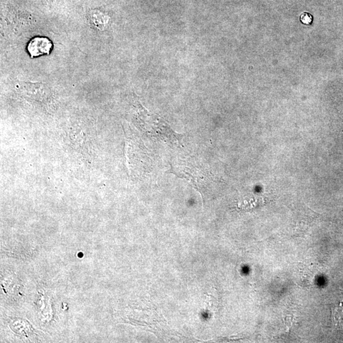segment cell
<instances>
[{"label":"cell","instance_id":"6da1fadb","mask_svg":"<svg viewBox=\"0 0 343 343\" xmlns=\"http://www.w3.org/2000/svg\"><path fill=\"white\" fill-rule=\"evenodd\" d=\"M170 172L190 182L194 188L201 193L203 198L212 180L211 174L200 166L184 160L172 164Z\"/></svg>","mask_w":343,"mask_h":343},{"label":"cell","instance_id":"5b68a950","mask_svg":"<svg viewBox=\"0 0 343 343\" xmlns=\"http://www.w3.org/2000/svg\"><path fill=\"white\" fill-rule=\"evenodd\" d=\"M300 19H301V21L303 22V24H310L311 23L313 18H312V16L310 15V14L308 13H303L301 16V18H300Z\"/></svg>","mask_w":343,"mask_h":343},{"label":"cell","instance_id":"7a4b0ae2","mask_svg":"<svg viewBox=\"0 0 343 343\" xmlns=\"http://www.w3.org/2000/svg\"><path fill=\"white\" fill-rule=\"evenodd\" d=\"M138 139L129 137L127 141V160H128L131 171H132L134 165L135 170L141 171V174H145L151 166V160L149 157L147 149L144 147L141 142Z\"/></svg>","mask_w":343,"mask_h":343},{"label":"cell","instance_id":"277c9868","mask_svg":"<svg viewBox=\"0 0 343 343\" xmlns=\"http://www.w3.org/2000/svg\"><path fill=\"white\" fill-rule=\"evenodd\" d=\"M52 48V42L46 37L42 36H37L33 38L27 47L32 58L42 55L50 54Z\"/></svg>","mask_w":343,"mask_h":343},{"label":"cell","instance_id":"3957f363","mask_svg":"<svg viewBox=\"0 0 343 343\" xmlns=\"http://www.w3.org/2000/svg\"><path fill=\"white\" fill-rule=\"evenodd\" d=\"M19 91L24 98L47 106L52 99V94L49 88L42 83H22Z\"/></svg>","mask_w":343,"mask_h":343}]
</instances>
